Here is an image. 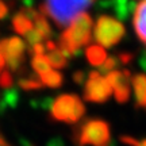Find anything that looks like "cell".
<instances>
[{"label":"cell","instance_id":"obj_4","mask_svg":"<svg viewBox=\"0 0 146 146\" xmlns=\"http://www.w3.org/2000/svg\"><path fill=\"white\" fill-rule=\"evenodd\" d=\"M92 0H46L43 3L47 16L58 27H66L70 22L88 8Z\"/></svg>","mask_w":146,"mask_h":146},{"label":"cell","instance_id":"obj_26","mask_svg":"<svg viewBox=\"0 0 146 146\" xmlns=\"http://www.w3.org/2000/svg\"><path fill=\"white\" fill-rule=\"evenodd\" d=\"M85 73L83 70H77V72L73 73V81L77 84V85H83L84 81H85Z\"/></svg>","mask_w":146,"mask_h":146},{"label":"cell","instance_id":"obj_20","mask_svg":"<svg viewBox=\"0 0 146 146\" xmlns=\"http://www.w3.org/2000/svg\"><path fill=\"white\" fill-rule=\"evenodd\" d=\"M119 65V61H118V57L116 56H111V57H107V60L104 61V64L99 66L98 69V73H99L100 76H103V74H108V73L114 72L116 70V66Z\"/></svg>","mask_w":146,"mask_h":146},{"label":"cell","instance_id":"obj_28","mask_svg":"<svg viewBox=\"0 0 146 146\" xmlns=\"http://www.w3.org/2000/svg\"><path fill=\"white\" fill-rule=\"evenodd\" d=\"M8 11H10L8 5L5 4L3 0H0V21H3V19H5V18H7V15H8Z\"/></svg>","mask_w":146,"mask_h":146},{"label":"cell","instance_id":"obj_18","mask_svg":"<svg viewBox=\"0 0 146 146\" xmlns=\"http://www.w3.org/2000/svg\"><path fill=\"white\" fill-rule=\"evenodd\" d=\"M47 61H49V65L50 68L54 69H64L66 65H68V58L64 56L62 53L58 50V47L53 52H49V54L46 56Z\"/></svg>","mask_w":146,"mask_h":146},{"label":"cell","instance_id":"obj_7","mask_svg":"<svg viewBox=\"0 0 146 146\" xmlns=\"http://www.w3.org/2000/svg\"><path fill=\"white\" fill-rule=\"evenodd\" d=\"M112 89L106 77L100 76L98 70H91L88 73V80L84 87V100L89 103H106L111 98Z\"/></svg>","mask_w":146,"mask_h":146},{"label":"cell","instance_id":"obj_13","mask_svg":"<svg viewBox=\"0 0 146 146\" xmlns=\"http://www.w3.org/2000/svg\"><path fill=\"white\" fill-rule=\"evenodd\" d=\"M85 57L92 66H102L107 60V53L99 45H91L85 50Z\"/></svg>","mask_w":146,"mask_h":146},{"label":"cell","instance_id":"obj_9","mask_svg":"<svg viewBox=\"0 0 146 146\" xmlns=\"http://www.w3.org/2000/svg\"><path fill=\"white\" fill-rule=\"evenodd\" d=\"M134 29L138 38L146 45V0H141L134 11Z\"/></svg>","mask_w":146,"mask_h":146},{"label":"cell","instance_id":"obj_3","mask_svg":"<svg viewBox=\"0 0 146 146\" xmlns=\"http://www.w3.org/2000/svg\"><path fill=\"white\" fill-rule=\"evenodd\" d=\"M49 114H50V118L56 122L74 125L80 122L84 116L85 106L77 95L62 94L53 100Z\"/></svg>","mask_w":146,"mask_h":146},{"label":"cell","instance_id":"obj_30","mask_svg":"<svg viewBox=\"0 0 146 146\" xmlns=\"http://www.w3.org/2000/svg\"><path fill=\"white\" fill-rule=\"evenodd\" d=\"M4 66H5V61L3 58V56L0 54V73H1V70H4Z\"/></svg>","mask_w":146,"mask_h":146},{"label":"cell","instance_id":"obj_15","mask_svg":"<svg viewBox=\"0 0 146 146\" xmlns=\"http://www.w3.org/2000/svg\"><path fill=\"white\" fill-rule=\"evenodd\" d=\"M39 78H41V83L49 88H60L64 83V76L56 70H49L45 74L39 76Z\"/></svg>","mask_w":146,"mask_h":146},{"label":"cell","instance_id":"obj_12","mask_svg":"<svg viewBox=\"0 0 146 146\" xmlns=\"http://www.w3.org/2000/svg\"><path fill=\"white\" fill-rule=\"evenodd\" d=\"M21 102V94L15 88L5 89L0 98V114H4L7 110H14Z\"/></svg>","mask_w":146,"mask_h":146},{"label":"cell","instance_id":"obj_29","mask_svg":"<svg viewBox=\"0 0 146 146\" xmlns=\"http://www.w3.org/2000/svg\"><path fill=\"white\" fill-rule=\"evenodd\" d=\"M22 4H23V8H33L34 0H22Z\"/></svg>","mask_w":146,"mask_h":146},{"label":"cell","instance_id":"obj_1","mask_svg":"<svg viewBox=\"0 0 146 146\" xmlns=\"http://www.w3.org/2000/svg\"><path fill=\"white\" fill-rule=\"evenodd\" d=\"M94 21L87 12L77 15L65 29L58 39V50L66 58L76 57L80 54V49L88 45L92 39Z\"/></svg>","mask_w":146,"mask_h":146},{"label":"cell","instance_id":"obj_27","mask_svg":"<svg viewBox=\"0 0 146 146\" xmlns=\"http://www.w3.org/2000/svg\"><path fill=\"white\" fill-rule=\"evenodd\" d=\"M138 65H139V68L146 72V47L145 49H142L141 53H139V56H138Z\"/></svg>","mask_w":146,"mask_h":146},{"label":"cell","instance_id":"obj_10","mask_svg":"<svg viewBox=\"0 0 146 146\" xmlns=\"http://www.w3.org/2000/svg\"><path fill=\"white\" fill-rule=\"evenodd\" d=\"M134 88V99L138 108L146 110V74H135L131 78Z\"/></svg>","mask_w":146,"mask_h":146},{"label":"cell","instance_id":"obj_14","mask_svg":"<svg viewBox=\"0 0 146 146\" xmlns=\"http://www.w3.org/2000/svg\"><path fill=\"white\" fill-rule=\"evenodd\" d=\"M12 29L16 34L26 35L27 33L33 30V22L27 16L23 15L22 12H18L12 18Z\"/></svg>","mask_w":146,"mask_h":146},{"label":"cell","instance_id":"obj_22","mask_svg":"<svg viewBox=\"0 0 146 146\" xmlns=\"http://www.w3.org/2000/svg\"><path fill=\"white\" fill-rule=\"evenodd\" d=\"M14 85V77L11 74L10 70H3L0 73V87L4 89H10Z\"/></svg>","mask_w":146,"mask_h":146},{"label":"cell","instance_id":"obj_17","mask_svg":"<svg viewBox=\"0 0 146 146\" xmlns=\"http://www.w3.org/2000/svg\"><path fill=\"white\" fill-rule=\"evenodd\" d=\"M33 21L35 22V29H34V30H36V31H38V34H39L43 39H49V38L53 35L52 27H50V25H49L47 19L43 15H41V14L38 12V14H36V16L33 19Z\"/></svg>","mask_w":146,"mask_h":146},{"label":"cell","instance_id":"obj_2","mask_svg":"<svg viewBox=\"0 0 146 146\" xmlns=\"http://www.w3.org/2000/svg\"><path fill=\"white\" fill-rule=\"evenodd\" d=\"M73 142L77 146H111V131L103 119H87L73 130Z\"/></svg>","mask_w":146,"mask_h":146},{"label":"cell","instance_id":"obj_5","mask_svg":"<svg viewBox=\"0 0 146 146\" xmlns=\"http://www.w3.org/2000/svg\"><path fill=\"white\" fill-rule=\"evenodd\" d=\"M126 34V29L122 22L108 15H100L96 19L94 27V38L99 46L110 49L122 41Z\"/></svg>","mask_w":146,"mask_h":146},{"label":"cell","instance_id":"obj_11","mask_svg":"<svg viewBox=\"0 0 146 146\" xmlns=\"http://www.w3.org/2000/svg\"><path fill=\"white\" fill-rule=\"evenodd\" d=\"M137 8L135 0H112V8L115 15L120 21H127Z\"/></svg>","mask_w":146,"mask_h":146},{"label":"cell","instance_id":"obj_24","mask_svg":"<svg viewBox=\"0 0 146 146\" xmlns=\"http://www.w3.org/2000/svg\"><path fill=\"white\" fill-rule=\"evenodd\" d=\"M116 57H118V61H119V64L127 65V64L131 62V60H134V53H129V52L119 53Z\"/></svg>","mask_w":146,"mask_h":146},{"label":"cell","instance_id":"obj_8","mask_svg":"<svg viewBox=\"0 0 146 146\" xmlns=\"http://www.w3.org/2000/svg\"><path fill=\"white\" fill-rule=\"evenodd\" d=\"M131 78H133V76H131L130 70H127V69L114 70V72L108 73L107 77H106V80L108 81L111 89L114 91L115 100L119 104L127 103L129 99H130Z\"/></svg>","mask_w":146,"mask_h":146},{"label":"cell","instance_id":"obj_6","mask_svg":"<svg viewBox=\"0 0 146 146\" xmlns=\"http://www.w3.org/2000/svg\"><path fill=\"white\" fill-rule=\"evenodd\" d=\"M26 43L19 36H8L0 39V54L3 56L10 70L19 72L26 58Z\"/></svg>","mask_w":146,"mask_h":146},{"label":"cell","instance_id":"obj_19","mask_svg":"<svg viewBox=\"0 0 146 146\" xmlns=\"http://www.w3.org/2000/svg\"><path fill=\"white\" fill-rule=\"evenodd\" d=\"M31 66H33V69H34V72H35L36 76H42V74H45L46 72L52 70L46 56H36V57H33Z\"/></svg>","mask_w":146,"mask_h":146},{"label":"cell","instance_id":"obj_16","mask_svg":"<svg viewBox=\"0 0 146 146\" xmlns=\"http://www.w3.org/2000/svg\"><path fill=\"white\" fill-rule=\"evenodd\" d=\"M18 85L23 91H39V89L43 88L41 78H39V76H36L35 73H33V74H30V76H27L25 78H21L18 81Z\"/></svg>","mask_w":146,"mask_h":146},{"label":"cell","instance_id":"obj_23","mask_svg":"<svg viewBox=\"0 0 146 146\" xmlns=\"http://www.w3.org/2000/svg\"><path fill=\"white\" fill-rule=\"evenodd\" d=\"M25 36H26V42H27V45H29V47H27V49L33 47L34 45L42 43V41H43V38H42V36L38 34V31H36V30H34V29H33L31 31L27 33Z\"/></svg>","mask_w":146,"mask_h":146},{"label":"cell","instance_id":"obj_31","mask_svg":"<svg viewBox=\"0 0 146 146\" xmlns=\"http://www.w3.org/2000/svg\"><path fill=\"white\" fill-rule=\"evenodd\" d=\"M137 146H146V139H143V141H138V143H137Z\"/></svg>","mask_w":146,"mask_h":146},{"label":"cell","instance_id":"obj_25","mask_svg":"<svg viewBox=\"0 0 146 146\" xmlns=\"http://www.w3.org/2000/svg\"><path fill=\"white\" fill-rule=\"evenodd\" d=\"M46 52V49H45V45H42V43H38V45H34L33 47L29 49V53L33 54V57H36V56H43Z\"/></svg>","mask_w":146,"mask_h":146},{"label":"cell","instance_id":"obj_21","mask_svg":"<svg viewBox=\"0 0 146 146\" xmlns=\"http://www.w3.org/2000/svg\"><path fill=\"white\" fill-rule=\"evenodd\" d=\"M53 100L54 99H53V98H49V96L39 98V99H34V100H31V107L43 110V111H49L53 104Z\"/></svg>","mask_w":146,"mask_h":146},{"label":"cell","instance_id":"obj_32","mask_svg":"<svg viewBox=\"0 0 146 146\" xmlns=\"http://www.w3.org/2000/svg\"><path fill=\"white\" fill-rule=\"evenodd\" d=\"M92 1H95V0H92Z\"/></svg>","mask_w":146,"mask_h":146}]
</instances>
